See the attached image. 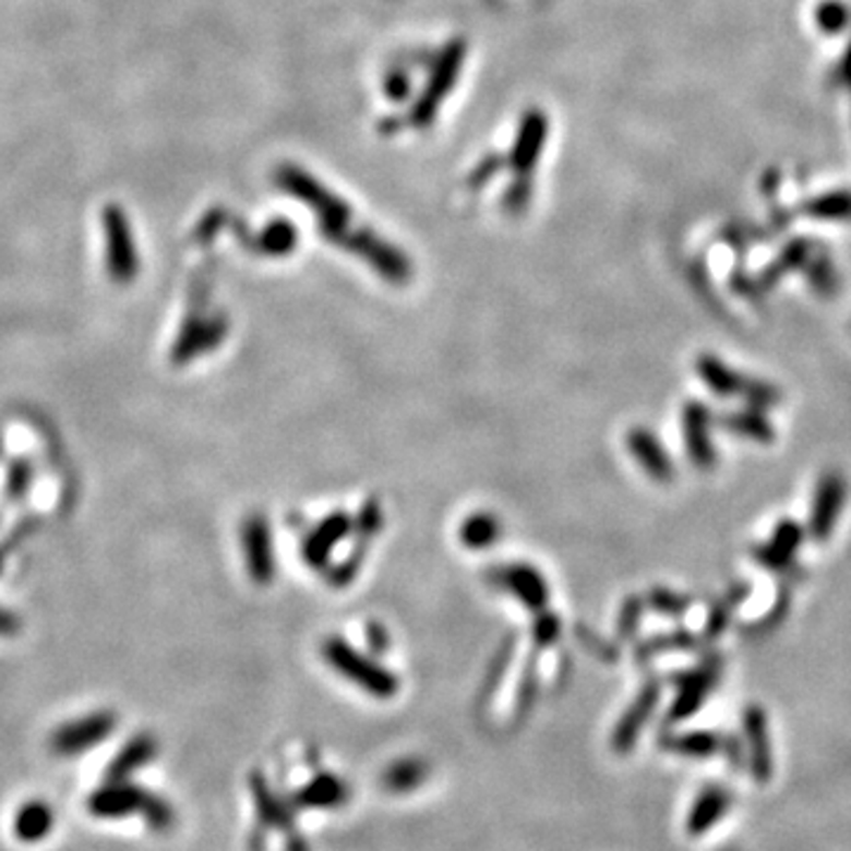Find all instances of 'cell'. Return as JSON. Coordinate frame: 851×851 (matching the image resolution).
<instances>
[{"mask_svg": "<svg viewBox=\"0 0 851 851\" xmlns=\"http://www.w3.org/2000/svg\"><path fill=\"white\" fill-rule=\"evenodd\" d=\"M717 812H721V798H717V792L707 794V798H703L698 802V806L693 808V816H691V830H703L707 828L709 823H712L717 818Z\"/></svg>", "mask_w": 851, "mask_h": 851, "instance_id": "14", "label": "cell"}, {"mask_svg": "<svg viewBox=\"0 0 851 851\" xmlns=\"http://www.w3.org/2000/svg\"><path fill=\"white\" fill-rule=\"evenodd\" d=\"M346 528H348V520L346 518H332L329 523H326V528L317 535V537H312L310 539V549H308V556L312 559V561H317V559H322L324 556V553H326V547H329V542H334V539H338V537H344V532H346Z\"/></svg>", "mask_w": 851, "mask_h": 851, "instance_id": "11", "label": "cell"}, {"mask_svg": "<svg viewBox=\"0 0 851 851\" xmlns=\"http://www.w3.org/2000/svg\"><path fill=\"white\" fill-rule=\"evenodd\" d=\"M698 374L717 395H738L745 393L747 386L745 376L735 374L729 364H723L721 360L712 358V355L698 358Z\"/></svg>", "mask_w": 851, "mask_h": 851, "instance_id": "7", "label": "cell"}, {"mask_svg": "<svg viewBox=\"0 0 851 851\" xmlns=\"http://www.w3.org/2000/svg\"><path fill=\"white\" fill-rule=\"evenodd\" d=\"M652 705H656V688H648L642 698H638L627 715H624V719L620 721V727L615 729V735H613V743L618 750H627L632 747V743L636 741L638 731H642V727L646 723L648 715Z\"/></svg>", "mask_w": 851, "mask_h": 851, "instance_id": "8", "label": "cell"}, {"mask_svg": "<svg viewBox=\"0 0 851 851\" xmlns=\"http://www.w3.org/2000/svg\"><path fill=\"white\" fill-rule=\"evenodd\" d=\"M723 423H727V429H731L733 433L755 440V443L769 445V443H774V438H776L774 425L757 407L745 409V411H735V415H729L727 419H723Z\"/></svg>", "mask_w": 851, "mask_h": 851, "instance_id": "9", "label": "cell"}, {"mask_svg": "<svg viewBox=\"0 0 851 851\" xmlns=\"http://www.w3.org/2000/svg\"><path fill=\"white\" fill-rule=\"evenodd\" d=\"M508 585H514V589L518 594H523L528 601H537L544 596V589H542V582H539V577L532 573V571H514L506 575Z\"/></svg>", "mask_w": 851, "mask_h": 851, "instance_id": "13", "label": "cell"}, {"mask_svg": "<svg viewBox=\"0 0 851 851\" xmlns=\"http://www.w3.org/2000/svg\"><path fill=\"white\" fill-rule=\"evenodd\" d=\"M494 537H496V523L490 516H476V518L468 520L466 528H464L466 544H471V547L488 544V542H492Z\"/></svg>", "mask_w": 851, "mask_h": 851, "instance_id": "12", "label": "cell"}, {"mask_svg": "<svg viewBox=\"0 0 851 851\" xmlns=\"http://www.w3.org/2000/svg\"><path fill=\"white\" fill-rule=\"evenodd\" d=\"M847 500V482L837 471H828L818 480L814 502H812V516H808V532L816 542H826L832 535L837 518L842 514V506Z\"/></svg>", "mask_w": 851, "mask_h": 851, "instance_id": "2", "label": "cell"}, {"mask_svg": "<svg viewBox=\"0 0 851 851\" xmlns=\"http://www.w3.org/2000/svg\"><path fill=\"white\" fill-rule=\"evenodd\" d=\"M743 395H745V400H750L757 409L771 407L780 400L778 388L769 386V383H764V381H750V379H747V386H745Z\"/></svg>", "mask_w": 851, "mask_h": 851, "instance_id": "15", "label": "cell"}, {"mask_svg": "<svg viewBox=\"0 0 851 851\" xmlns=\"http://www.w3.org/2000/svg\"><path fill=\"white\" fill-rule=\"evenodd\" d=\"M348 800V788L340 778L322 774L298 792V802L308 808H334Z\"/></svg>", "mask_w": 851, "mask_h": 851, "instance_id": "6", "label": "cell"}, {"mask_svg": "<svg viewBox=\"0 0 851 851\" xmlns=\"http://www.w3.org/2000/svg\"><path fill=\"white\" fill-rule=\"evenodd\" d=\"M630 447L634 452L636 462L642 464L646 471L656 480H670L674 476V466L667 457V452L658 443L652 433L648 431H634L630 435Z\"/></svg>", "mask_w": 851, "mask_h": 851, "instance_id": "5", "label": "cell"}, {"mask_svg": "<svg viewBox=\"0 0 851 851\" xmlns=\"http://www.w3.org/2000/svg\"><path fill=\"white\" fill-rule=\"evenodd\" d=\"M684 433L688 457L695 466H712L715 447L709 440V409L698 403H688L684 409Z\"/></svg>", "mask_w": 851, "mask_h": 851, "instance_id": "4", "label": "cell"}, {"mask_svg": "<svg viewBox=\"0 0 851 851\" xmlns=\"http://www.w3.org/2000/svg\"><path fill=\"white\" fill-rule=\"evenodd\" d=\"M423 778H425V764L419 759H407V762L393 764L386 771L383 783H386V788L393 792H405L417 788Z\"/></svg>", "mask_w": 851, "mask_h": 851, "instance_id": "10", "label": "cell"}, {"mask_svg": "<svg viewBox=\"0 0 851 851\" xmlns=\"http://www.w3.org/2000/svg\"><path fill=\"white\" fill-rule=\"evenodd\" d=\"M324 656L338 674H344L346 679L352 681V684L362 686L367 693L388 698V695L397 691V681L391 672L383 670V667H376L374 662H369L358 650H352L346 642L332 638V642L324 646Z\"/></svg>", "mask_w": 851, "mask_h": 851, "instance_id": "1", "label": "cell"}, {"mask_svg": "<svg viewBox=\"0 0 851 851\" xmlns=\"http://www.w3.org/2000/svg\"><path fill=\"white\" fill-rule=\"evenodd\" d=\"M802 537H804V530H802L800 523L780 520L776 525V530H774L769 542L755 551V559L764 567H769V571H786V567L792 563V559L798 556Z\"/></svg>", "mask_w": 851, "mask_h": 851, "instance_id": "3", "label": "cell"}]
</instances>
